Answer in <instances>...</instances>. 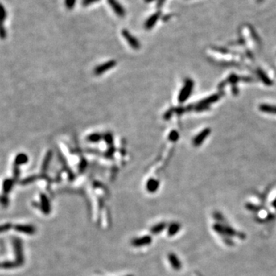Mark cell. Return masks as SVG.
<instances>
[{"mask_svg": "<svg viewBox=\"0 0 276 276\" xmlns=\"http://www.w3.org/2000/svg\"><path fill=\"white\" fill-rule=\"evenodd\" d=\"M108 3H109L110 6H111V8L113 9V10L114 11L117 15L121 17L124 16V15H125V10H124L122 6L117 1H116V0H108Z\"/></svg>", "mask_w": 276, "mask_h": 276, "instance_id": "cell-7", "label": "cell"}, {"mask_svg": "<svg viewBox=\"0 0 276 276\" xmlns=\"http://www.w3.org/2000/svg\"><path fill=\"white\" fill-rule=\"evenodd\" d=\"M159 16H160V14L159 13H156L154 15H153L152 16L150 17L149 19L145 23V27H146V29H150L154 26V25L156 24L157 21L158 20Z\"/></svg>", "mask_w": 276, "mask_h": 276, "instance_id": "cell-8", "label": "cell"}, {"mask_svg": "<svg viewBox=\"0 0 276 276\" xmlns=\"http://www.w3.org/2000/svg\"><path fill=\"white\" fill-rule=\"evenodd\" d=\"M210 230L226 248H234L247 239L245 232L234 226L225 215L218 210L213 211L211 214Z\"/></svg>", "mask_w": 276, "mask_h": 276, "instance_id": "cell-1", "label": "cell"}, {"mask_svg": "<svg viewBox=\"0 0 276 276\" xmlns=\"http://www.w3.org/2000/svg\"><path fill=\"white\" fill-rule=\"evenodd\" d=\"M7 14H6V9L3 7L2 4H0V38L2 39H4L6 36V31L3 26V23L6 20Z\"/></svg>", "mask_w": 276, "mask_h": 276, "instance_id": "cell-4", "label": "cell"}, {"mask_svg": "<svg viewBox=\"0 0 276 276\" xmlns=\"http://www.w3.org/2000/svg\"><path fill=\"white\" fill-rule=\"evenodd\" d=\"M12 181H11V180L5 181L4 186H3V187H4L5 191H9V190H10L11 187H12Z\"/></svg>", "mask_w": 276, "mask_h": 276, "instance_id": "cell-13", "label": "cell"}, {"mask_svg": "<svg viewBox=\"0 0 276 276\" xmlns=\"http://www.w3.org/2000/svg\"><path fill=\"white\" fill-rule=\"evenodd\" d=\"M101 138V135L99 134H92L88 137V140L90 142H93V143H96V142L100 141Z\"/></svg>", "mask_w": 276, "mask_h": 276, "instance_id": "cell-10", "label": "cell"}, {"mask_svg": "<svg viewBox=\"0 0 276 276\" xmlns=\"http://www.w3.org/2000/svg\"><path fill=\"white\" fill-rule=\"evenodd\" d=\"M268 206H266V209L269 210L272 216L273 217L274 220L276 219V194L274 193L272 196L269 197V200H267Z\"/></svg>", "mask_w": 276, "mask_h": 276, "instance_id": "cell-5", "label": "cell"}, {"mask_svg": "<svg viewBox=\"0 0 276 276\" xmlns=\"http://www.w3.org/2000/svg\"><path fill=\"white\" fill-rule=\"evenodd\" d=\"M105 140H106V141L108 142V143H110L112 142V137H111V135L110 134H106L105 135Z\"/></svg>", "mask_w": 276, "mask_h": 276, "instance_id": "cell-16", "label": "cell"}, {"mask_svg": "<svg viewBox=\"0 0 276 276\" xmlns=\"http://www.w3.org/2000/svg\"><path fill=\"white\" fill-rule=\"evenodd\" d=\"M122 35L124 37V39H126L127 42H128L129 45H130V47L134 48V49H136L138 50L140 48V43H139L138 40L136 39V38L134 37L130 32L127 31V30H124L122 31Z\"/></svg>", "mask_w": 276, "mask_h": 276, "instance_id": "cell-3", "label": "cell"}, {"mask_svg": "<svg viewBox=\"0 0 276 276\" xmlns=\"http://www.w3.org/2000/svg\"><path fill=\"white\" fill-rule=\"evenodd\" d=\"M51 152H48V154L46 155L45 157V160H44V163H43V168L45 169L47 167H48V163H49L50 160H51Z\"/></svg>", "mask_w": 276, "mask_h": 276, "instance_id": "cell-12", "label": "cell"}, {"mask_svg": "<svg viewBox=\"0 0 276 276\" xmlns=\"http://www.w3.org/2000/svg\"><path fill=\"white\" fill-rule=\"evenodd\" d=\"M158 187V183L154 179H150L147 183V188L150 191H154Z\"/></svg>", "mask_w": 276, "mask_h": 276, "instance_id": "cell-11", "label": "cell"}, {"mask_svg": "<svg viewBox=\"0 0 276 276\" xmlns=\"http://www.w3.org/2000/svg\"><path fill=\"white\" fill-rule=\"evenodd\" d=\"M97 1V0H84V5H88V4H91V3Z\"/></svg>", "mask_w": 276, "mask_h": 276, "instance_id": "cell-17", "label": "cell"}, {"mask_svg": "<svg viewBox=\"0 0 276 276\" xmlns=\"http://www.w3.org/2000/svg\"><path fill=\"white\" fill-rule=\"evenodd\" d=\"M117 64L116 61L112 60V61H109L106 63H104V64H101V65L96 67V68L94 69V74L96 75H101L104 73V72H107V71L110 70V69L113 68L115 65Z\"/></svg>", "mask_w": 276, "mask_h": 276, "instance_id": "cell-2", "label": "cell"}, {"mask_svg": "<svg viewBox=\"0 0 276 276\" xmlns=\"http://www.w3.org/2000/svg\"><path fill=\"white\" fill-rule=\"evenodd\" d=\"M28 160V157L26 154H18L15 159V165L19 166L21 164H24V163H27Z\"/></svg>", "mask_w": 276, "mask_h": 276, "instance_id": "cell-9", "label": "cell"}, {"mask_svg": "<svg viewBox=\"0 0 276 276\" xmlns=\"http://www.w3.org/2000/svg\"><path fill=\"white\" fill-rule=\"evenodd\" d=\"M76 0H66V6L68 9H72L75 6V3Z\"/></svg>", "mask_w": 276, "mask_h": 276, "instance_id": "cell-15", "label": "cell"}, {"mask_svg": "<svg viewBox=\"0 0 276 276\" xmlns=\"http://www.w3.org/2000/svg\"><path fill=\"white\" fill-rule=\"evenodd\" d=\"M192 87H193V84H192L191 81H189L186 83L185 86H184V88H183V90L181 91L180 94H179V101L183 102L187 100V97H188V96L190 95V92H191Z\"/></svg>", "mask_w": 276, "mask_h": 276, "instance_id": "cell-6", "label": "cell"}, {"mask_svg": "<svg viewBox=\"0 0 276 276\" xmlns=\"http://www.w3.org/2000/svg\"><path fill=\"white\" fill-rule=\"evenodd\" d=\"M178 137H179L178 136V134L176 133V131H172L171 133L170 134L169 139H170V140H172V141H175V140L178 138Z\"/></svg>", "mask_w": 276, "mask_h": 276, "instance_id": "cell-14", "label": "cell"}]
</instances>
